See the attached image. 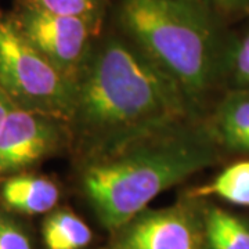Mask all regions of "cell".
Masks as SVG:
<instances>
[{"label":"cell","instance_id":"obj_8","mask_svg":"<svg viewBox=\"0 0 249 249\" xmlns=\"http://www.w3.org/2000/svg\"><path fill=\"white\" fill-rule=\"evenodd\" d=\"M4 205L19 213L50 212L60 199V190L50 178L34 175H14L1 186Z\"/></svg>","mask_w":249,"mask_h":249},{"label":"cell","instance_id":"obj_12","mask_svg":"<svg viewBox=\"0 0 249 249\" xmlns=\"http://www.w3.org/2000/svg\"><path fill=\"white\" fill-rule=\"evenodd\" d=\"M204 235L209 249H249V226L219 208L204 217Z\"/></svg>","mask_w":249,"mask_h":249},{"label":"cell","instance_id":"obj_15","mask_svg":"<svg viewBox=\"0 0 249 249\" xmlns=\"http://www.w3.org/2000/svg\"><path fill=\"white\" fill-rule=\"evenodd\" d=\"M231 65L238 82L249 86V35L245 36L237 46Z\"/></svg>","mask_w":249,"mask_h":249},{"label":"cell","instance_id":"obj_7","mask_svg":"<svg viewBox=\"0 0 249 249\" xmlns=\"http://www.w3.org/2000/svg\"><path fill=\"white\" fill-rule=\"evenodd\" d=\"M112 249H201L202 232L186 205L142 211L118 230Z\"/></svg>","mask_w":249,"mask_h":249},{"label":"cell","instance_id":"obj_2","mask_svg":"<svg viewBox=\"0 0 249 249\" xmlns=\"http://www.w3.org/2000/svg\"><path fill=\"white\" fill-rule=\"evenodd\" d=\"M213 160L209 137L187 121L86 154L80 183L101 224L118 231Z\"/></svg>","mask_w":249,"mask_h":249},{"label":"cell","instance_id":"obj_11","mask_svg":"<svg viewBox=\"0 0 249 249\" xmlns=\"http://www.w3.org/2000/svg\"><path fill=\"white\" fill-rule=\"evenodd\" d=\"M190 196H217L240 206H249V160H241L223 169L204 186L190 191Z\"/></svg>","mask_w":249,"mask_h":249},{"label":"cell","instance_id":"obj_1","mask_svg":"<svg viewBox=\"0 0 249 249\" xmlns=\"http://www.w3.org/2000/svg\"><path fill=\"white\" fill-rule=\"evenodd\" d=\"M178 85L129 37L96 40L75 76L68 124L83 154L191 121Z\"/></svg>","mask_w":249,"mask_h":249},{"label":"cell","instance_id":"obj_4","mask_svg":"<svg viewBox=\"0 0 249 249\" xmlns=\"http://www.w3.org/2000/svg\"><path fill=\"white\" fill-rule=\"evenodd\" d=\"M0 90L14 106L70 122L75 80L58 70L0 10Z\"/></svg>","mask_w":249,"mask_h":249},{"label":"cell","instance_id":"obj_14","mask_svg":"<svg viewBox=\"0 0 249 249\" xmlns=\"http://www.w3.org/2000/svg\"><path fill=\"white\" fill-rule=\"evenodd\" d=\"M0 249H32L22 227L3 214H0Z\"/></svg>","mask_w":249,"mask_h":249},{"label":"cell","instance_id":"obj_16","mask_svg":"<svg viewBox=\"0 0 249 249\" xmlns=\"http://www.w3.org/2000/svg\"><path fill=\"white\" fill-rule=\"evenodd\" d=\"M13 108H14L13 101L0 90V127H1V124L4 122L6 116L9 115V112Z\"/></svg>","mask_w":249,"mask_h":249},{"label":"cell","instance_id":"obj_3","mask_svg":"<svg viewBox=\"0 0 249 249\" xmlns=\"http://www.w3.org/2000/svg\"><path fill=\"white\" fill-rule=\"evenodd\" d=\"M124 35L178 85L191 107L205 98L217 73L214 37L196 0H122Z\"/></svg>","mask_w":249,"mask_h":249},{"label":"cell","instance_id":"obj_6","mask_svg":"<svg viewBox=\"0 0 249 249\" xmlns=\"http://www.w3.org/2000/svg\"><path fill=\"white\" fill-rule=\"evenodd\" d=\"M65 122L17 107L0 127V176L35 165L57 151L65 140Z\"/></svg>","mask_w":249,"mask_h":249},{"label":"cell","instance_id":"obj_9","mask_svg":"<svg viewBox=\"0 0 249 249\" xmlns=\"http://www.w3.org/2000/svg\"><path fill=\"white\" fill-rule=\"evenodd\" d=\"M214 134L229 150L249 154V89L223 100L214 115Z\"/></svg>","mask_w":249,"mask_h":249},{"label":"cell","instance_id":"obj_10","mask_svg":"<svg viewBox=\"0 0 249 249\" xmlns=\"http://www.w3.org/2000/svg\"><path fill=\"white\" fill-rule=\"evenodd\" d=\"M42 232L47 249H83L93 240L89 226L68 209L49 214Z\"/></svg>","mask_w":249,"mask_h":249},{"label":"cell","instance_id":"obj_13","mask_svg":"<svg viewBox=\"0 0 249 249\" xmlns=\"http://www.w3.org/2000/svg\"><path fill=\"white\" fill-rule=\"evenodd\" d=\"M104 0H19L18 6L52 13L57 16L100 18Z\"/></svg>","mask_w":249,"mask_h":249},{"label":"cell","instance_id":"obj_5","mask_svg":"<svg viewBox=\"0 0 249 249\" xmlns=\"http://www.w3.org/2000/svg\"><path fill=\"white\" fill-rule=\"evenodd\" d=\"M11 17L22 35L40 53L75 80L96 42L98 18L57 16L22 6H18Z\"/></svg>","mask_w":249,"mask_h":249}]
</instances>
